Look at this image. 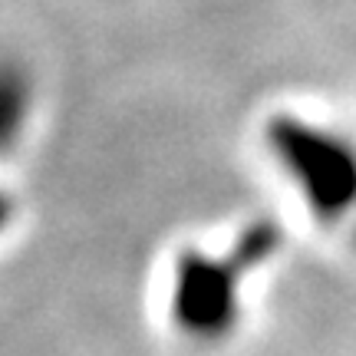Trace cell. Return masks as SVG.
Here are the masks:
<instances>
[{"instance_id":"7a4b0ae2","label":"cell","mask_w":356,"mask_h":356,"mask_svg":"<svg viewBox=\"0 0 356 356\" xmlns=\"http://www.w3.org/2000/svg\"><path fill=\"white\" fill-rule=\"evenodd\" d=\"M267 152L274 155L307 211L337 225L356 211V145L304 115H274L264 129Z\"/></svg>"},{"instance_id":"277c9868","label":"cell","mask_w":356,"mask_h":356,"mask_svg":"<svg viewBox=\"0 0 356 356\" xmlns=\"http://www.w3.org/2000/svg\"><path fill=\"white\" fill-rule=\"evenodd\" d=\"M13 215H17V204H13V195L7 188H0V234L13 225Z\"/></svg>"},{"instance_id":"6da1fadb","label":"cell","mask_w":356,"mask_h":356,"mask_svg":"<svg viewBox=\"0 0 356 356\" xmlns=\"http://www.w3.org/2000/svg\"><path fill=\"white\" fill-rule=\"evenodd\" d=\"M284 234L277 221L257 218L221 251L185 248L172 267L168 314L178 333L195 343H221L241 323L244 284L257 267H264L280 251Z\"/></svg>"},{"instance_id":"3957f363","label":"cell","mask_w":356,"mask_h":356,"mask_svg":"<svg viewBox=\"0 0 356 356\" xmlns=\"http://www.w3.org/2000/svg\"><path fill=\"white\" fill-rule=\"evenodd\" d=\"M37 73L24 56L0 50V159L17 152L37 113Z\"/></svg>"}]
</instances>
